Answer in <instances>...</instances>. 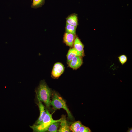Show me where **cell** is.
I'll return each instance as SVG.
<instances>
[{
    "label": "cell",
    "instance_id": "52a82bcc",
    "mask_svg": "<svg viewBox=\"0 0 132 132\" xmlns=\"http://www.w3.org/2000/svg\"><path fill=\"white\" fill-rule=\"evenodd\" d=\"M75 38V35L68 33H65L64 35L63 40L67 46H73Z\"/></svg>",
    "mask_w": 132,
    "mask_h": 132
},
{
    "label": "cell",
    "instance_id": "ba28073f",
    "mask_svg": "<svg viewBox=\"0 0 132 132\" xmlns=\"http://www.w3.org/2000/svg\"><path fill=\"white\" fill-rule=\"evenodd\" d=\"M38 100V106L40 111V115L35 124V125L39 124L43 119L46 114V110L44 106L41 101L39 100Z\"/></svg>",
    "mask_w": 132,
    "mask_h": 132
},
{
    "label": "cell",
    "instance_id": "8992f818",
    "mask_svg": "<svg viewBox=\"0 0 132 132\" xmlns=\"http://www.w3.org/2000/svg\"><path fill=\"white\" fill-rule=\"evenodd\" d=\"M80 56H76L69 63V67L73 69H77L79 68L82 65V60Z\"/></svg>",
    "mask_w": 132,
    "mask_h": 132
},
{
    "label": "cell",
    "instance_id": "4fadbf2b",
    "mask_svg": "<svg viewBox=\"0 0 132 132\" xmlns=\"http://www.w3.org/2000/svg\"><path fill=\"white\" fill-rule=\"evenodd\" d=\"M60 123V121H56L52 123L49 126L47 131L50 132H58V129Z\"/></svg>",
    "mask_w": 132,
    "mask_h": 132
},
{
    "label": "cell",
    "instance_id": "277c9868",
    "mask_svg": "<svg viewBox=\"0 0 132 132\" xmlns=\"http://www.w3.org/2000/svg\"><path fill=\"white\" fill-rule=\"evenodd\" d=\"M64 70L63 65L61 63H57L54 66L52 72V75L55 78H58L63 73Z\"/></svg>",
    "mask_w": 132,
    "mask_h": 132
},
{
    "label": "cell",
    "instance_id": "9c48e42d",
    "mask_svg": "<svg viewBox=\"0 0 132 132\" xmlns=\"http://www.w3.org/2000/svg\"><path fill=\"white\" fill-rule=\"evenodd\" d=\"M83 54L79 52L74 48L70 49L67 55L68 61L69 62L74 57L76 56H82Z\"/></svg>",
    "mask_w": 132,
    "mask_h": 132
},
{
    "label": "cell",
    "instance_id": "3957f363",
    "mask_svg": "<svg viewBox=\"0 0 132 132\" xmlns=\"http://www.w3.org/2000/svg\"><path fill=\"white\" fill-rule=\"evenodd\" d=\"M50 105L55 110L63 108L66 112L68 117L70 119L73 118L71 113L68 108L66 101L62 98L56 93L54 94L51 101Z\"/></svg>",
    "mask_w": 132,
    "mask_h": 132
},
{
    "label": "cell",
    "instance_id": "6da1fadb",
    "mask_svg": "<svg viewBox=\"0 0 132 132\" xmlns=\"http://www.w3.org/2000/svg\"><path fill=\"white\" fill-rule=\"evenodd\" d=\"M36 92L38 100L44 102L47 107H49L51 102V92L44 81L40 82Z\"/></svg>",
    "mask_w": 132,
    "mask_h": 132
},
{
    "label": "cell",
    "instance_id": "7a4b0ae2",
    "mask_svg": "<svg viewBox=\"0 0 132 132\" xmlns=\"http://www.w3.org/2000/svg\"><path fill=\"white\" fill-rule=\"evenodd\" d=\"M46 114L44 118L38 124L30 126L34 132H44L47 131L50 125L52 123L56 121L60 122L61 118L57 120H54L52 118V114H50L48 110L45 109Z\"/></svg>",
    "mask_w": 132,
    "mask_h": 132
},
{
    "label": "cell",
    "instance_id": "e0dca14e",
    "mask_svg": "<svg viewBox=\"0 0 132 132\" xmlns=\"http://www.w3.org/2000/svg\"><path fill=\"white\" fill-rule=\"evenodd\" d=\"M119 59L120 62L122 64H123L125 63L127 60V57L124 55H122L120 56L119 57Z\"/></svg>",
    "mask_w": 132,
    "mask_h": 132
},
{
    "label": "cell",
    "instance_id": "7c38bea8",
    "mask_svg": "<svg viewBox=\"0 0 132 132\" xmlns=\"http://www.w3.org/2000/svg\"><path fill=\"white\" fill-rule=\"evenodd\" d=\"M82 125L81 122L78 121L73 123L70 126V129L73 132H79Z\"/></svg>",
    "mask_w": 132,
    "mask_h": 132
},
{
    "label": "cell",
    "instance_id": "ac0fdd59",
    "mask_svg": "<svg viewBox=\"0 0 132 132\" xmlns=\"http://www.w3.org/2000/svg\"><path fill=\"white\" fill-rule=\"evenodd\" d=\"M128 132H132V127L129 128L128 130L127 131Z\"/></svg>",
    "mask_w": 132,
    "mask_h": 132
},
{
    "label": "cell",
    "instance_id": "2e32d148",
    "mask_svg": "<svg viewBox=\"0 0 132 132\" xmlns=\"http://www.w3.org/2000/svg\"><path fill=\"white\" fill-rule=\"evenodd\" d=\"M91 131L88 127H86L83 125L81 127L79 132H90Z\"/></svg>",
    "mask_w": 132,
    "mask_h": 132
},
{
    "label": "cell",
    "instance_id": "8fae6325",
    "mask_svg": "<svg viewBox=\"0 0 132 132\" xmlns=\"http://www.w3.org/2000/svg\"><path fill=\"white\" fill-rule=\"evenodd\" d=\"M66 23L77 27L78 24L77 17L75 14L71 15L66 19Z\"/></svg>",
    "mask_w": 132,
    "mask_h": 132
},
{
    "label": "cell",
    "instance_id": "5b68a950",
    "mask_svg": "<svg viewBox=\"0 0 132 132\" xmlns=\"http://www.w3.org/2000/svg\"><path fill=\"white\" fill-rule=\"evenodd\" d=\"M60 123V127L58 130L59 132H70V126L66 120V116L62 115Z\"/></svg>",
    "mask_w": 132,
    "mask_h": 132
},
{
    "label": "cell",
    "instance_id": "9a60e30c",
    "mask_svg": "<svg viewBox=\"0 0 132 132\" xmlns=\"http://www.w3.org/2000/svg\"><path fill=\"white\" fill-rule=\"evenodd\" d=\"M44 0H33L32 4V7H35L40 5L43 2Z\"/></svg>",
    "mask_w": 132,
    "mask_h": 132
},
{
    "label": "cell",
    "instance_id": "30bf717a",
    "mask_svg": "<svg viewBox=\"0 0 132 132\" xmlns=\"http://www.w3.org/2000/svg\"><path fill=\"white\" fill-rule=\"evenodd\" d=\"M73 44L74 48L83 54L84 46L78 37H77L75 38Z\"/></svg>",
    "mask_w": 132,
    "mask_h": 132
},
{
    "label": "cell",
    "instance_id": "5bb4252c",
    "mask_svg": "<svg viewBox=\"0 0 132 132\" xmlns=\"http://www.w3.org/2000/svg\"><path fill=\"white\" fill-rule=\"evenodd\" d=\"M76 27L66 23V30L68 33L75 35Z\"/></svg>",
    "mask_w": 132,
    "mask_h": 132
}]
</instances>
